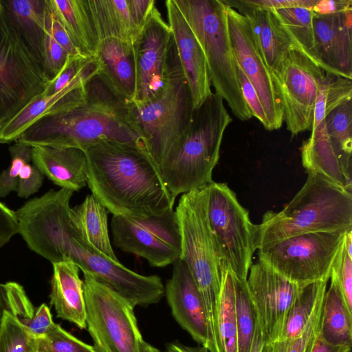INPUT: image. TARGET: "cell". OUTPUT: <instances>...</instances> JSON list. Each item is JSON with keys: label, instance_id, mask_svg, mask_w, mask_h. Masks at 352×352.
Listing matches in <instances>:
<instances>
[{"label": "cell", "instance_id": "cell-34", "mask_svg": "<svg viewBox=\"0 0 352 352\" xmlns=\"http://www.w3.org/2000/svg\"><path fill=\"white\" fill-rule=\"evenodd\" d=\"M234 289L238 352H250L258 321L257 314L246 280H240L234 276Z\"/></svg>", "mask_w": 352, "mask_h": 352}, {"label": "cell", "instance_id": "cell-33", "mask_svg": "<svg viewBox=\"0 0 352 352\" xmlns=\"http://www.w3.org/2000/svg\"><path fill=\"white\" fill-rule=\"evenodd\" d=\"M324 123L333 149L344 171L352 178V99L330 111L324 118Z\"/></svg>", "mask_w": 352, "mask_h": 352}, {"label": "cell", "instance_id": "cell-23", "mask_svg": "<svg viewBox=\"0 0 352 352\" xmlns=\"http://www.w3.org/2000/svg\"><path fill=\"white\" fill-rule=\"evenodd\" d=\"M32 162L60 188L74 192L87 185V159L80 148L32 146Z\"/></svg>", "mask_w": 352, "mask_h": 352}, {"label": "cell", "instance_id": "cell-25", "mask_svg": "<svg viewBox=\"0 0 352 352\" xmlns=\"http://www.w3.org/2000/svg\"><path fill=\"white\" fill-rule=\"evenodd\" d=\"M52 265L50 298L57 317L81 329H86L83 282L79 276V267L72 261L55 263Z\"/></svg>", "mask_w": 352, "mask_h": 352}, {"label": "cell", "instance_id": "cell-37", "mask_svg": "<svg viewBox=\"0 0 352 352\" xmlns=\"http://www.w3.org/2000/svg\"><path fill=\"white\" fill-rule=\"evenodd\" d=\"M323 297L318 300L302 333L294 338L278 340L267 344L270 352H309L320 330Z\"/></svg>", "mask_w": 352, "mask_h": 352}, {"label": "cell", "instance_id": "cell-29", "mask_svg": "<svg viewBox=\"0 0 352 352\" xmlns=\"http://www.w3.org/2000/svg\"><path fill=\"white\" fill-rule=\"evenodd\" d=\"M322 307L320 335L327 343L351 347L352 311L348 308L336 280L330 277Z\"/></svg>", "mask_w": 352, "mask_h": 352}, {"label": "cell", "instance_id": "cell-55", "mask_svg": "<svg viewBox=\"0 0 352 352\" xmlns=\"http://www.w3.org/2000/svg\"><path fill=\"white\" fill-rule=\"evenodd\" d=\"M36 352H45V351H42V350L38 349L36 348Z\"/></svg>", "mask_w": 352, "mask_h": 352}, {"label": "cell", "instance_id": "cell-22", "mask_svg": "<svg viewBox=\"0 0 352 352\" xmlns=\"http://www.w3.org/2000/svg\"><path fill=\"white\" fill-rule=\"evenodd\" d=\"M223 1L247 19L267 66L270 72L276 70L295 47L272 12L244 0Z\"/></svg>", "mask_w": 352, "mask_h": 352}, {"label": "cell", "instance_id": "cell-56", "mask_svg": "<svg viewBox=\"0 0 352 352\" xmlns=\"http://www.w3.org/2000/svg\"><path fill=\"white\" fill-rule=\"evenodd\" d=\"M94 352H97V351H96V349H95Z\"/></svg>", "mask_w": 352, "mask_h": 352}, {"label": "cell", "instance_id": "cell-20", "mask_svg": "<svg viewBox=\"0 0 352 352\" xmlns=\"http://www.w3.org/2000/svg\"><path fill=\"white\" fill-rule=\"evenodd\" d=\"M100 42L115 38L133 44L152 10L154 0H87Z\"/></svg>", "mask_w": 352, "mask_h": 352}, {"label": "cell", "instance_id": "cell-39", "mask_svg": "<svg viewBox=\"0 0 352 352\" xmlns=\"http://www.w3.org/2000/svg\"><path fill=\"white\" fill-rule=\"evenodd\" d=\"M9 149L10 164L0 173L1 197L16 192L19 173L25 164L32 162V147L15 142Z\"/></svg>", "mask_w": 352, "mask_h": 352}, {"label": "cell", "instance_id": "cell-11", "mask_svg": "<svg viewBox=\"0 0 352 352\" xmlns=\"http://www.w3.org/2000/svg\"><path fill=\"white\" fill-rule=\"evenodd\" d=\"M346 232L292 236L258 250V259L298 285L329 280Z\"/></svg>", "mask_w": 352, "mask_h": 352}, {"label": "cell", "instance_id": "cell-38", "mask_svg": "<svg viewBox=\"0 0 352 352\" xmlns=\"http://www.w3.org/2000/svg\"><path fill=\"white\" fill-rule=\"evenodd\" d=\"M36 348L45 352H94L91 346L54 323L45 336L37 339Z\"/></svg>", "mask_w": 352, "mask_h": 352}, {"label": "cell", "instance_id": "cell-4", "mask_svg": "<svg viewBox=\"0 0 352 352\" xmlns=\"http://www.w3.org/2000/svg\"><path fill=\"white\" fill-rule=\"evenodd\" d=\"M232 120L223 99L215 93L194 110L187 131L160 165L175 199L212 182L223 137Z\"/></svg>", "mask_w": 352, "mask_h": 352}, {"label": "cell", "instance_id": "cell-42", "mask_svg": "<svg viewBox=\"0 0 352 352\" xmlns=\"http://www.w3.org/2000/svg\"><path fill=\"white\" fill-rule=\"evenodd\" d=\"M69 56L47 31L44 42L43 64L50 80L63 69Z\"/></svg>", "mask_w": 352, "mask_h": 352}, {"label": "cell", "instance_id": "cell-21", "mask_svg": "<svg viewBox=\"0 0 352 352\" xmlns=\"http://www.w3.org/2000/svg\"><path fill=\"white\" fill-rule=\"evenodd\" d=\"M165 6L168 24L195 109L212 94L206 60L199 43L173 0H166Z\"/></svg>", "mask_w": 352, "mask_h": 352}, {"label": "cell", "instance_id": "cell-5", "mask_svg": "<svg viewBox=\"0 0 352 352\" xmlns=\"http://www.w3.org/2000/svg\"><path fill=\"white\" fill-rule=\"evenodd\" d=\"M126 106L131 128L160 168L187 131L195 110L174 42L162 87L146 100Z\"/></svg>", "mask_w": 352, "mask_h": 352}, {"label": "cell", "instance_id": "cell-32", "mask_svg": "<svg viewBox=\"0 0 352 352\" xmlns=\"http://www.w3.org/2000/svg\"><path fill=\"white\" fill-rule=\"evenodd\" d=\"M270 10L294 45L295 50L305 54L318 65L315 54V12L312 9L291 8Z\"/></svg>", "mask_w": 352, "mask_h": 352}, {"label": "cell", "instance_id": "cell-51", "mask_svg": "<svg viewBox=\"0 0 352 352\" xmlns=\"http://www.w3.org/2000/svg\"><path fill=\"white\" fill-rule=\"evenodd\" d=\"M264 344L265 342L263 338L260 324L258 320L250 352H261Z\"/></svg>", "mask_w": 352, "mask_h": 352}, {"label": "cell", "instance_id": "cell-12", "mask_svg": "<svg viewBox=\"0 0 352 352\" xmlns=\"http://www.w3.org/2000/svg\"><path fill=\"white\" fill-rule=\"evenodd\" d=\"M111 230L116 247L153 267H164L180 258L181 237L173 208L142 219L113 215Z\"/></svg>", "mask_w": 352, "mask_h": 352}, {"label": "cell", "instance_id": "cell-30", "mask_svg": "<svg viewBox=\"0 0 352 352\" xmlns=\"http://www.w3.org/2000/svg\"><path fill=\"white\" fill-rule=\"evenodd\" d=\"M234 298V274L221 263V290L217 307L214 337L216 352H238Z\"/></svg>", "mask_w": 352, "mask_h": 352}, {"label": "cell", "instance_id": "cell-15", "mask_svg": "<svg viewBox=\"0 0 352 352\" xmlns=\"http://www.w3.org/2000/svg\"><path fill=\"white\" fill-rule=\"evenodd\" d=\"M246 284L265 344L278 340L299 285L259 259L251 265Z\"/></svg>", "mask_w": 352, "mask_h": 352}, {"label": "cell", "instance_id": "cell-44", "mask_svg": "<svg viewBox=\"0 0 352 352\" xmlns=\"http://www.w3.org/2000/svg\"><path fill=\"white\" fill-rule=\"evenodd\" d=\"M44 175L30 162L24 165L18 179L16 192L21 198H28L38 191L43 185Z\"/></svg>", "mask_w": 352, "mask_h": 352}, {"label": "cell", "instance_id": "cell-26", "mask_svg": "<svg viewBox=\"0 0 352 352\" xmlns=\"http://www.w3.org/2000/svg\"><path fill=\"white\" fill-rule=\"evenodd\" d=\"M48 3L79 54L96 56L100 41L87 0H48Z\"/></svg>", "mask_w": 352, "mask_h": 352}, {"label": "cell", "instance_id": "cell-9", "mask_svg": "<svg viewBox=\"0 0 352 352\" xmlns=\"http://www.w3.org/2000/svg\"><path fill=\"white\" fill-rule=\"evenodd\" d=\"M83 273L87 329L97 352H142L144 342L134 307L126 300Z\"/></svg>", "mask_w": 352, "mask_h": 352}, {"label": "cell", "instance_id": "cell-49", "mask_svg": "<svg viewBox=\"0 0 352 352\" xmlns=\"http://www.w3.org/2000/svg\"><path fill=\"white\" fill-rule=\"evenodd\" d=\"M351 347L335 346L327 343L322 338L318 331L309 352H351Z\"/></svg>", "mask_w": 352, "mask_h": 352}, {"label": "cell", "instance_id": "cell-3", "mask_svg": "<svg viewBox=\"0 0 352 352\" xmlns=\"http://www.w3.org/2000/svg\"><path fill=\"white\" fill-rule=\"evenodd\" d=\"M352 229V192L324 178L308 174L297 194L279 212H265L256 224L255 248L305 233Z\"/></svg>", "mask_w": 352, "mask_h": 352}, {"label": "cell", "instance_id": "cell-6", "mask_svg": "<svg viewBox=\"0 0 352 352\" xmlns=\"http://www.w3.org/2000/svg\"><path fill=\"white\" fill-rule=\"evenodd\" d=\"M199 43L211 85L241 121L252 118L239 84L222 0H173Z\"/></svg>", "mask_w": 352, "mask_h": 352}, {"label": "cell", "instance_id": "cell-8", "mask_svg": "<svg viewBox=\"0 0 352 352\" xmlns=\"http://www.w3.org/2000/svg\"><path fill=\"white\" fill-rule=\"evenodd\" d=\"M50 81L0 0V128L41 94Z\"/></svg>", "mask_w": 352, "mask_h": 352}, {"label": "cell", "instance_id": "cell-7", "mask_svg": "<svg viewBox=\"0 0 352 352\" xmlns=\"http://www.w3.org/2000/svg\"><path fill=\"white\" fill-rule=\"evenodd\" d=\"M208 185L182 194L175 208L181 237L180 258L202 297L212 352L217 307L221 290V260L208 218Z\"/></svg>", "mask_w": 352, "mask_h": 352}, {"label": "cell", "instance_id": "cell-13", "mask_svg": "<svg viewBox=\"0 0 352 352\" xmlns=\"http://www.w3.org/2000/svg\"><path fill=\"white\" fill-rule=\"evenodd\" d=\"M271 74L287 130L292 135L311 131L318 87L326 72L305 54L292 50Z\"/></svg>", "mask_w": 352, "mask_h": 352}, {"label": "cell", "instance_id": "cell-28", "mask_svg": "<svg viewBox=\"0 0 352 352\" xmlns=\"http://www.w3.org/2000/svg\"><path fill=\"white\" fill-rule=\"evenodd\" d=\"M1 2L16 28L43 63L47 0H1Z\"/></svg>", "mask_w": 352, "mask_h": 352}, {"label": "cell", "instance_id": "cell-17", "mask_svg": "<svg viewBox=\"0 0 352 352\" xmlns=\"http://www.w3.org/2000/svg\"><path fill=\"white\" fill-rule=\"evenodd\" d=\"M99 69L96 56L93 63L62 90L52 95L43 92L34 98L0 128V143L15 142L37 120L69 111L79 105L85 99L87 82L98 74Z\"/></svg>", "mask_w": 352, "mask_h": 352}, {"label": "cell", "instance_id": "cell-47", "mask_svg": "<svg viewBox=\"0 0 352 352\" xmlns=\"http://www.w3.org/2000/svg\"><path fill=\"white\" fill-rule=\"evenodd\" d=\"M247 3L267 9L279 10L291 8L312 9L318 0H244Z\"/></svg>", "mask_w": 352, "mask_h": 352}, {"label": "cell", "instance_id": "cell-54", "mask_svg": "<svg viewBox=\"0 0 352 352\" xmlns=\"http://www.w3.org/2000/svg\"><path fill=\"white\" fill-rule=\"evenodd\" d=\"M261 352H270V348L267 344H264Z\"/></svg>", "mask_w": 352, "mask_h": 352}, {"label": "cell", "instance_id": "cell-1", "mask_svg": "<svg viewBox=\"0 0 352 352\" xmlns=\"http://www.w3.org/2000/svg\"><path fill=\"white\" fill-rule=\"evenodd\" d=\"M87 186L113 215L142 219L173 208L160 168L140 146L103 142L89 147Z\"/></svg>", "mask_w": 352, "mask_h": 352}, {"label": "cell", "instance_id": "cell-10", "mask_svg": "<svg viewBox=\"0 0 352 352\" xmlns=\"http://www.w3.org/2000/svg\"><path fill=\"white\" fill-rule=\"evenodd\" d=\"M208 218L221 263L246 280L255 248L256 224L225 183L208 184Z\"/></svg>", "mask_w": 352, "mask_h": 352}, {"label": "cell", "instance_id": "cell-35", "mask_svg": "<svg viewBox=\"0 0 352 352\" xmlns=\"http://www.w3.org/2000/svg\"><path fill=\"white\" fill-rule=\"evenodd\" d=\"M351 96V80L326 72L318 87L311 131L314 130L333 109L352 99Z\"/></svg>", "mask_w": 352, "mask_h": 352}, {"label": "cell", "instance_id": "cell-46", "mask_svg": "<svg viewBox=\"0 0 352 352\" xmlns=\"http://www.w3.org/2000/svg\"><path fill=\"white\" fill-rule=\"evenodd\" d=\"M18 234V221L15 211L0 201V248Z\"/></svg>", "mask_w": 352, "mask_h": 352}, {"label": "cell", "instance_id": "cell-53", "mask_svg": "<svg viewBox=\"0 0 352 352\" xmlns=\"http://www.w3.org/2000/svg\"><path fill=\"white\" fill-rule=\"evenodd\" d=\"M142 352H162L158 349L149 344L148 343L144 342L142 346Z\"/></svg>", "mask_w": 352, "mask_h": 352}, {"label": "cell", "instance_id": "cell-16", "mask_svg": "<svg viewBox=\"0 0 352 352\" xmlns=\"http://www.w3.org/2000/svg\"><path fill=\"white\" fill-rule=\"evenodd\" d=\"M173 43L170 28L155 7L133 44L136 85L132 101L145 100L162 87Z\"/></svg>", "mask_w": 352, "mask_h": 352}, {"label": "cell", "instance_id": "cell-31", "mask_svg": "<svg viewBox=\"0 0 352 352\" xmlns=\"http://www.w3.org/2000/svg\"><path fill=\"white\" fill-rule=\"evenodd\" d=\"M328 280H318L299 285L278 340L294 338L302 333L318 300L325 293Z\"/></svg>", "mask_w": 352, "mask_h": 352}, {"label": "cell", "instance_id": "cell-43", "mask_svg": "<svg viewBox=\"0 0 352 352\" xmlns=\"http://www.w3.org/2000/svg\"><path fill=\"white\" fill-rule=\"evenodd\" d=\"M236 72L243 97L252 114L267 129L268 122L256 91L235 60Z\"/></svg>", "mask_w": 352, "mask_h": 352}, {"label": "cell", "instance_id": "cell-24", "mask_svg": "<svg viewBox=\"0 0 352 352\" xmlns=\"http://www.w3.org/2000/svg\"><path fill=\"white\" fill-rule=\"evenodd\" d=\"M96 57L98 76L117 95L126 102L135 98L136 72L133 45L115 38L99 43Z\"/></svg>", "mask_w": 352, "mask_h": 352}, {"label": "cell", "instance_id": "cell-48", "mask_svg": "<svg viewBox=\"0 0 352 352\" xmlns=\"http://www.w3.org/2000/svg\"><path fill=\"white\" fill-rule=\"evenodd\" d=\"M351 8V0H318L312 10L318 14H328L341 12Z\"/></svg>", "mask_w": 352, "mask_h": 352}, {"label": "cell", "instance_id": "cell-50", "mask_svg": "<svg viewBox=\"0 0 352 352\" xmlns=\"http://www.w3.org/2000/svg\"><path fill=\"white\" fill-rule=\"evenodd\" d=\"M167 352H209L208 349L202 345L188 346L179 342H171L167 346Z\"/></svg>", "mask_w": 352, "mask_h": 352}, {"label": "cell", "instance_id": "cell-40", "mask_svg": "<svg viewBox=\"0 0 352 352\" xmlns=\"http://www.w3.org/2000/svg\"><path fill=\"white\" fill-rule=\"evenodd\" d=\"M9 311L30 333L36 318L35 309L23 287L16 282L4 284Z\"/></svg>", "mask_w": 352, "mask_h": 352}, {"label": "cell", "instance_id": "cell-18", "mask_svg": "<svg viewBox=\"0 0 352 352\" xmlns=\"http://www.w3.org/2000/svg\"><path fill=\"white\" fill-rule=\"evenodd\" d=\"M164 294L172 314L178 324L199 344L212 352L205 307L202 297L185 264L177 259Z\"/></svg>", "mask_w": 352, "mask_h": 352}, {"label": "cell", "instance_id": "cell-45", "mask_svg": "<svg viewBox=\"0 0 352 352\" xmlns=\"http://www.w3.org/2000/svg\"><path fill=\"white\" fill-rule=\"evenodd\" d=\"M45 27L47 31L69 56H81L73 45L62 24L51 10L48 3V0Z\"/></svg>", "mask_w": 352, "mask_h": 352}, {"label": "cell", "instance_id": "cell-14", "mask_svg": "<svg viewBox=\"0 0 352 352\" xmlns=\"http://www.w3.org/2000/svg\"><path fill=\"white\" fill-rule=\"evenodd\" d=\"M225 5L235 60L256 91L267 120V130L278 129L284 122L283 109L271 72L260 52L247 19L233 8Z\"/></svg>", "mask_w": 352, "mask_h": 352}, {"label": "cell", "instance_id": "cell-27", "mask_svg": "<svg viewBox=\"0 0 352 352\" xmlns=\"http://www.w3.org/2000/svg\"><path fill=\"white\" fill-rule=\"evenodd\" d=\"M69 218L82 241L110 260L119 261L110 241L107 210L92 195L70 208Z\"/></svg>", "mask_w": 352, "mask_h": 352}, {"label": "cell", "instance_id": "cell-52", "mask_svg": "<svg viewBox=\"0 0 352 352\" xmlns=\"http://www.w3.org/2000/svg\"><path fill=\"white\" fill-rule=\"evenodd\" d=\"M9 311L6 290L4 284L0 283V327L6 311Z\"/></svg>", "mask_w": 352, "mask_h": 352}, {"label": "cell", "instance_id": "cell-19", "mask_svg": "<svg viewBox=\"0 0 352 352\" xmlns=\"http://www.w3.org/2000/svg\"><path fill=\"white\" fill-rule=\"evenodd\" d=\"M352 8L314 16L315 54L319 66L335 76L352 79Z\"/></svg>", "mask_w": 352, "mask_h": 352}, {"label": "cell", "instance_id": "cell-2", "mask_svg": "<svg viewBox=\"0 0 352 352\" xmlns=\"http://www.w3.org/2000/svg\"><path fill=\"white\" fill-rule=\"evenodd\" d=\"M108 141L143 148L130 125L126 101L96 75L87 82L82 102L69 111L37 120L15 142L30 147L77 148L85 152Z\"/></svg>", "mask_w": 352, "mask_h": 352}, {"label": "cell", "instance_id": "cell-36", "mask_svg": "<svg viewBox=\"0 0 352 352\" xmlns=\"http://www.w3.org/2000/svg\"><path fill=\"white\" fill-rule=\"evenodd\" d=\"M37 339L7 311L0 327V352H36Z\"/></svg>", "mask_w": 352, "mask_h": 352}, {"label": "cell", "instance_id": "cell-41", "mask_svg": "<svg viewBox=\"0 0 352 352\" xmlns=\"http://www.w3.org/2000/svg\"><path fill=\"white\" fill-rule=\"evenodd\" d=\"M330 277L336 280L346 305L352 311V256L347 253L343 241L333 264Z\"/></svg>", "mask_w": 352, "mask_h": 352}]
</instances>
